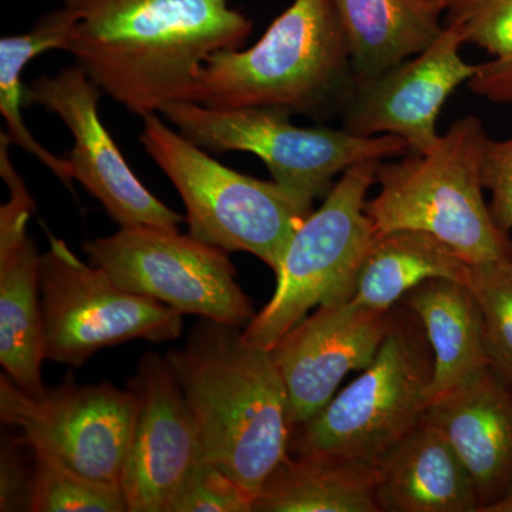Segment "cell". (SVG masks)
Masks as SVG:
<instances>
[{"label": "cell", "mask_w": 512, "mask_h": 512, "mask_svg": "<svg viewBox=\"0 0 512 512\" xmlns=\"http://www.w3.org/2000/svg\"><path fill=\"white\" fill-rule=\"evenodd\" d=\"M100 87L79 64L55 76H42L26 87L23 100L52 111L69 128L73 181L100 201L120 227L148 225L178 231L184 217L163 204L136 177L120 148L101 123Z\"/></svg>", "instance_id": "12"}, {"label": "cell", "mask_w": 512, "mask_h": 512, "mask_svg": "<svg viewBox=\"0 0 512 512\" xmlns=\"http://www.w3.org/2000/svg\"><path fill=\"white\" fill-rule=\"evenodd\" d=\"M33 453L35 483L30 512H128L120 485L77 473L45 451Z\"/></svg>", "instance_id": "24"}, {"label": "cell", "mask_w": 512, "mask_h": 512, "mask_svg": "<svg viewBox=\"0 0 512 512\" xmlns=\"http://www.w3.org/2000/svg\"><path fill=\"white\" fill-rule=\"evenodd\" d=\"M403 301L419 319L433 350L431 404L490 366L483 313L470 286L431 279Z\"/></svg>", "instance_id": "20"}, {"label": "cell", "mask_w": 512, "mask_h": 512, "mask_svg": "<svg viewBox=\"0 0 512 512\" xmlns=\"http://www.w3.org/2000/svg\"><path fill=\"white\" fill-rule=\"evenodd\" d=\"M433 350L409 309L396 315L372 365L313 419L293 427L289 450L376 464L424 420L431 406Z\"/></svg>", "instance_id": "6"}, {"label": "cell", "mask_w": 512, "mask_h": 512, "mask_svg": "<svg viewBox=\"0 0 512 512\" xmlns=\"http://www.w3.org/2000/svg\"><path fill=\"white\" fill-rule=\"evenodd\" d=\"M463 45V33L444 25L436 42L419 55L357 83L342 111L343 128L356 136H397L410 153H429L440 140L437 119L444 103L478 72V64L461 57Z\"/></svg>", "instance_id": "14"}, {"label": "cell", "mask_w": 512, "mask_h": 512, "mask_svg": "<svg viewBox=\"0 0 512 512\" xmlns=\"http://www.w3.org/2000/svg\"><path fill=\"white\" fill-rule=\"evenodd\" d=\"M382 161L348 168L325 201L302 222L276 272L271 301L245 326L252 345L272 349L313 309L349 301L376 229L366 214V195Z\"/></svg>", "instance_id": "8"}, {"label": "cell", "mask_w": 512, "mask_h": 512, "mask_svg": "<svg viewBox=\"0 0 512 512\" xmlns=\"http://www.w3.org/2000/svg\"><path fill=\"white\" fill-rule=\"evenodd\" d=\"M382 512H480L476 484L439 427L424 417L376 464Z\"/></svg>", "instance_id": "18"}, {"label": "cell", "mask_w": 512, "mask_h": 512, "mask_svg": "<svg viewBox=\"0 0 512 512\" xmlns=\"http://www.w3.org/2000/svg\"><path fill=\"white\" fill-rule=\"evenodd\" d=\"M90 264L120 288L177 309L183 315L244 328L255 318L228 252L180 231L148 225L120 227L83 245Z\"/></svg>", "instance_id": "10"}, {"label": "cell", "mask_w": 512, "mask_h": 512, "mask_svg": "<svg viewBox=\"0 0 512 512\" xmlns=\"http://www.w3.org/2000/svg\"><path fill=\"white\" fill-rule=\"evenodd\" d=\"M76 23V13L63 5L39 19L28 33L5 36L0 40V113L6 121L3 133L10 144L36 157L67 188H72L73 184L72 165L67 158L55 156L33 137L23 121L20 107L25 94L23 70L35 57L49 50L69 52Z\"/></svg>", "instance_id": "23"}, {"label": "cell", "mask_w": 512, "mask_h": 512, "mask_svg": "<svg viewBox=\"0 0 512 512\" xmlns=\"http://www.w3.org/2000/svg\"><path fill=\"white\" fill-rule=\"evenodd\" d=\"M39 289L46 360L82 367L97 352L130 342H170L183 313L120 288L104 269L84 264L63 239L47 235Z\"/></svg>", "instance_id": "9"}, {"label": "cell", "mask_w": 512, "mask_h": 512, "mask_svg": "<svg viewBox=\"0 0 512 512\" xmlns=\"http://www.w3.org/2000/svg\"><path fill=\"white\" fill-rule=\"evenodd\" d=\"M500 512H512V500L508 501V503L501 508Z\"/></svg>", "instance_id": "31"}, {"label": "cell", "mask_w": 512, "mask_h": 512, "mask_svg": "<svg viewBox=\"0 0 512 512\" xmlns=\"http://www.w3.org/2000/svg\"><path fill=\"white\" fill-rule=\"evenodd\" d=\"M137 396L109 382L80 384L72 376L40 396L0 376V420L18 429L33 450L104 483L120 485Z\"/></svg>", "instance_id": "11"}, {"label": "cell", "mask_w": 512, "mask_h": 512, "mask_svg": "<svg viewBox=\"0 0 512 512\" xmlns=\"http://www.w3.org/2000/svg\"><path fill=\"white\" fill-rule=\"evenodd\" d=\"M141 119L138 140L180 194L192 237L227 252H248L276 274L312 207L275 181L256 180L218 163L165 126L160 114Z\"/></svg>", "instance_id": "5"}, {"label": "cell", "mask_w": 512, "mask_h": 512, "mask_svg": "<svg viewBox=\"0 0 512 512\" xmlns=\"http://www.w3.org/2000/svg\"><path fill=\"white\" fill-rule=\"evenodd\" d=\"M77 16L69 53L101 92L144 117L192 101L202 66L237 50L252 20L229 0H64Z\"/></svg>", "instance_id": "1"}, {"label": "cell", "mask_w": 512, "mask_h": 512, "mask_svg": "<svg viewBox=\"0 0 512 512\" xmlns=\"http://www.w3.org/2000/svg\"><path fill=\"white\" fill-rule=\"evenodd\" d=\"M481 180L490 191L491 215L504 232L512 229V137L485 141Z\"/></svg>", "instance_id": "29"}, {"label": "cell", "mask_w": 512, "mask_h": 512, "mask_svg": "<svg viewBox=\"0 0 512 512\" xmlns=\"http://www.w3.org/2000/svg\"><path fill=\"white\" fill-rule=\"evenodd\" d=\"M470 288L483 313L488 363L512 387V264L473 266Z\"/></svg>", "instance_id": "25"}, {"label": "cell", "mask_w": 512, "mask_h": 512, "mask_svg": "<svg viewBox=\"0 0 512 512\" xmlns=\"http://www.w3.org/2000/svg\"><path fill=\"white\" fill-rule=\"evenodd\" d=\"M426 419L443 431L476 484L480 512L512 500V387L490 366L431 404Z\"/></svg>", "instance_id": "17"}, {"label": "cell", "mask_w": 512, "mask_h": 512, "mask_svg": "<svg viewBox=\"0 0 512 512\" xmlns=\"http://www.w3.org/2000/svg\"><path fill=\"white\" fill-rule=\"evenodd\" d=\"M256 512H382L376 468L316 456H286L266 478Z\"/></svg>", "instance_id": "22"}, {"label": "cell", "mask_w": 512, "mask_h": 512, "mask_svg": "<svg viewBox=\"0 0 512 512\" xmlns=\"http://www.w3.org/2000/svg\"><path fill=\"white\" fill-rule=\"evenodd\" d=\"M10 141L0 134V175L9 201L0 207V365L3 373L30 396L46 390L40 255L29 237L35 202L9 156Z\"/></svg>", "instance_id": "16"}, {"label": "cell", "mask_w": 512, "mask_h": 512, "mask_svg": "<svg viewBox=\"0 0 512 512\" xmlns=\"http://www.w3.org/2000/svg\"><path fill=\"white\" fill-rule=\"evenodd\" d=\"M356 82L419 55L444 30L447 0H333Z\"/></svg>", "instance_id": "19"}, {"label": "cell", "mask_w": 512, "mask_h": 512, "mask_svg": "<svg viewBox=\"0 0 512 512\" xmlns=\"http://www.w3.org/2000/svg\"><path fill=\"white\" fill-rule=\"evenodd\" d=\"M487 133L480 119L451 124L429 153H407L377 167L379 192L366 202L376 234L427 232L471 266L512 264V248L485 204L481 164Z\"/></svg>", "instance_id": "4"}, {"label": "cell", "mask_w": 512, "mask_h": 512, "mask_svg": "<svg viewBox=\"0 0 512 512\" xmlns=\"http://www.w3.org/2000/svg\"><path fill=\"white\" fill-rule=\"evenodd\" d=\"M127 387L137 396L120 480L128 512H170L185 478L204 457L200 427L165 356L144 353Z\"/></svg>", "instance_id": "13"}, {"label": "cell", "mask_w": 512, "mask_h": 512, "mask_svg": "<svg viewBox=\"0 0 512 512\" xmlns=\"http://www.w3.org/2000/svg\"><path fill=\"white\" fill-rule=\"evenodd\" d=\"M356 84L333 0H293L254 46L205 62L192 103L271 107L323 121L342 114Z\"/></svg>", "instance_id": "3"}, {"label": "cell", "mask_w": 512, "mask_h": 512, "mask_svg": "<svg viewBox=\"0 0 512 512\" xmlns=\"http://www.w3.org/2000/svg\"><path fill=\"white\" fill-rule=\"evenodd\" d=\"M254 505V495L202 457L185 478L170 512H252Z\"/></svg>", "instance_id": "27"}, {"label": "cell", "mask_w": 512, "mask_h": 512, "mask_svg": "<svg viewBox=\"0 0 512 512\" xmlns=\"http://www.w3.org/2000/svg\"><path fill=\"white\" fill-rule=\"evenodd\" d=\"M165 359L197 419L204 457L256 500L288 456L293 430L272 350L252 345L237 326L201 318Z\"/></svg>", "instance_id": "2"}, {"label": "cell", "mask_w": 512, "mask_h": 512, "mask_svg": "<svg viewBox=\"0 0 512 512\" xmlns=\"http://www.w3.org/2000/svg\"><path fill=\"white\" fill-rule=\"evenodd\" d=\"M444 25L495 60H512V0H447Z\"/></svg>", "instance_id": "26"}, {"label": "cell", "mask_w": 512, "mask_h": 512, "mask_svg": "<svg viewBox=\"0 0 512 512\" xmlns=\"http://www.w3.org/2000/svg\"><path fill=\"white\" fill-rule=\"evenodd\" d=\"M473 266L427 232L414 229L377 234L366 252L349 301L375 311H392L414 288L431 279L470 286Z\"/></svg>", "instance_id": "21"}, {"label": "cell", "mask_w": 512, "mask_h": 512, "mask_svg": "<svg viewBox=\"0 0 512 512\" xmlns=\"http://www.w3.org/2000/svg\"><path fill=\"white\" fill-rule=\"evenodd\" d=\"M396 322V312L375 311L350 301L315 309L272 348L284 379L293 427L313 419L328 406L340 382L365 370Z\"/></svg>", "instance_id": "15"}, {"label": "cell", "mask_w": 512, "mask_h": 512, "mask_svg": "<svg viewBox=\"0 0 512 512\" xmlns=\"http://www.w3.org/2000/svg\"><path fill=\"white\" fill-rule=\"evenodd\" d=\"M178 133L212 153L242 151L261 158L276 184L312 207L332 190L336 175L365 161L410 153L397 136L363 137L345 128L299 127L271 107L215 109L175 101L160 110Z\"/></svg>", "instance_id": "7"}, {"label": "cell", "mask_w": 512, "mask_h": 512, "mask_svg": "<svg viewBox=\"0 0 512 512\" xmlns=\"http://www.w3.org/2000/svg\"><path fill=\"white\" fill-rule=\"evenodd\" d=\"M476 96L512 107V60H490L478 64V72L468 80Z\"/></svg>", "instance_id": "30"}, {"label": "cell", "mask_w": 512, "mask_h": 512, "mask_svg": "<svg viewBox=\"0 0 512 512\" xmlns=\"http://www.w3.org/2000/svg\"><path fill=\"white\" fill-rule=\"evenodd\" d=\"M33 448L22 434L2 433L0 444V511H30L35 460L29 463Z\"/></svg>", "instance_id": "28"}]
</instances>
